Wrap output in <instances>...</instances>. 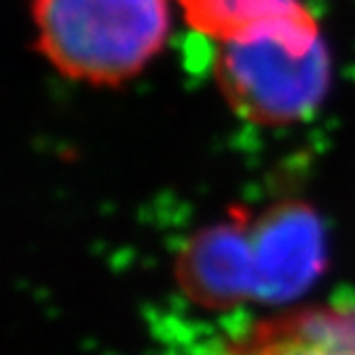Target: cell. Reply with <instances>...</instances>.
Wrapping results in <instances>:
<instances>
[{"label":"cell","instance_id":"obj_1","mask_svg":"<svg viewBox=\"0 0 355 355\" xmlns=\"http://www.w3.org/2000/svg\"><path fill=\"white\" fill-rule=\"evenodd\" d=\"M212 76L233 113L257 125L309 118L332 83V58L309 5L215 42Z\"/></svg>","mask_w":355,"mask_h":355},{"label":"cell","instance_id":"obj_4","mask_svg":"<svg viewBox=\"0 0 355 355\" xmlns=\"http://www.w3.org/2000/svg\"><path fill=\"white\" fill-rule=\"evenodd\" d=\"M175 3L189 28L212 42L233 37L307 5L304 0H175Z\"/></svg>","mask_w":355,"mask_h":355},{"label":"cell","instance_id":"obj_3","mask_svg":"<svg viewBox=\"0 0 355 355\" xmlns=\"http://www.w3.org/2000/svg\"><path fill=\"white\" fill-rule=\"evenodd\" d=\"M203 355H355V307L316 304L259 318Z\"/></svg>","mask_w":355,"mask_h":355},{"label":"cell","instance_id":"obj_2","mask_svg":"<svg viewBox=\"0 0 355 355\" xmlns=\"http://www.w3.org/2000/svg\"><path fill=\"white\" fill-rule=\"evenodd\" d=\"M173 0H31L37 53L60 76L97 88L137 79L164 51Z\"/></svg>","mask_w":355,"mask_h":355}]
</instances>
